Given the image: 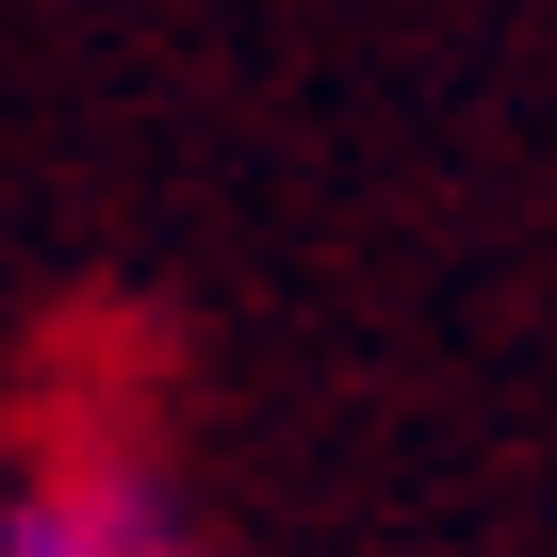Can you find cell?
Masks as SVG:
<instances>
[{
    "mask_svg": "<svg viewBox=\"0 0 557 557\" xmlns=\"http://www.w3.org/2000/svg\"><path fill=\"white\" fill-rule=\"evenodd\" d=\"M0 557H197V524L132 443H50L0 492Z\"/></svg>",
    "mask_w": 557,
    "mask_h": 557,
    "instance_id": "cell-1",
    "label": "cell"
}]
</instances>
